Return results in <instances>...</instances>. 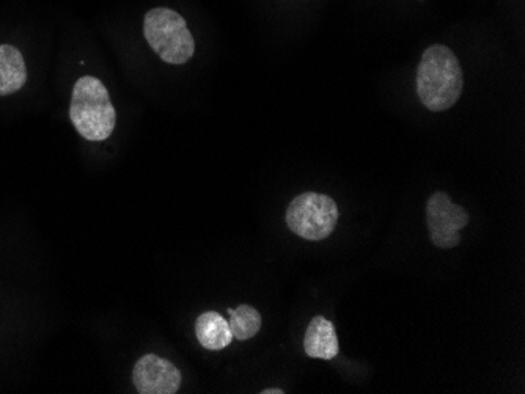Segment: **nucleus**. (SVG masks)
I'll return each instance as SVG.
<instances>
[{
    "instance_id": "nucleus-2",
    "label": "nucleus",
    "mask_w": 525,
    "mask_h": 394,
    "mask_svg": "<svg viewBox=\"0 0 525 394\" xmlns=\"http://www.w3.org/2000/svg\"><path fill=\"white\" fill-rule=\"evenodd\" d=\"M70 118L85 140L103 142L109 139L117 123L111 96L100 79L81 77L73 88Z\"/></svg>"
},
{
    "instance_id": "nucleus-10",
    "label": "nucleus",
    "mask_w": 525,
    "mask_h": 394,
    "mask_svg": "<svg viewBox=\"0 0 525 394\" xmlns=\"http://www.w3.org/2000/svg\"><path fill=\"white\" fill-rule=\"evenodd\" d=\"M230 330L233 338L239 341H247L254 338L261 329V314L257 308L250 305H239L233 313L230 314Z\"/></svg>"
},
{
    "instance_id": "nucleus-7",
    "label": "nucleus",
    "mask_w": 525,
    "mask_h": 394,
    "mask_svg": "<svg viewBox=\"0 0 525 394\" xmlns=\"http://www.w3.org/2000/svg\"><path fill=\"white\" fill-rule=\"evenodd\" d=\"M305 354L321 360H332L337 357L340 346L334 324L324 316H315L310 321L304 336Z\"/></svg>"
},
{
    "instance_id": "nucleus-3",
    "label": "nucleus",
    "mask_w": 525,
    "mask_h": 394,
    "mask_svg": "<svg viewBox=\"0 0 525 394\" xmlns=\"http://www.w3.org/2000/svg\"><path fill=\"white\" fill-rule=\"evenodd\" d=\"M145 40L170 65H184L192 59L195 41L183 16L170 8H153L145 15Z\"/></svg>"
},
{
    "instance_id": "nucleus-5",
    "label": "nucleus",
    "mask_w": 525,
    "mask_h": 394,
    "mask_svg": "<svg viewBox=\"0 0 525 394\" xmlns=\"http://www.w3.org/2000/svg\"><path fill=\"white\" fill-rule=\"evenodd\" d=\"M469 212L450 200L445 192H434L426 203V223L431 242L439 249H455L461 242L459 231L467 227Z\"/></svg>"
},
{
    "instance_id": "nucleus-1",
    "label": "nucleus",
    "mask_w": 525,
    "mask_h": 394,
    "mask_svg": "<svg viewBox=\"0 0 525 394\" xmlns=\"http://www.w3.org/2000/svg\"><path fill=\"white\" fill-rule=\"evenodd\" d=\"M464 76L458 57L444 44H433L423 52L417 70V95L426 109L444 112L458 103Z\"/></svg>"
},
{
    "instance_id": "nucleus-4",
    "label": "nucleus",
    "mask_w": 525,
    "mask_h": 394,
    "mask_svg": "<svg viewBox=\"0 0 525 394\" xmlns=\"http://www.w3.org/2000/svg\"><path fill=\"white\" fill-rule=\"evenodd\" d=\"M338 206L331 197L305 192L291 201L287 209L288 228L305 241H323L334 233Z\"/></svg>"
},
{
    "instance_id": "nucleus-11",
    "label": "nucleus",
    "mask_w": 525,
    "mask_h": 394,
    "mask_svg": "<svg viewBox=\"0 0 525 394\" xmlns=\"http://www.w3.org/2000/svg\"><path fill=\"white\" fill-rule=\"evenodd\" d=\"M261 394H283V391L277 390V388H269V390L261 391Z\"/></svg>"
},
{
    "instance_id": "nucleus-9",
    "label": "nucleus",
    "mask_w": 525,
    "mask_h": 394,
    "mask_svg": "<svg viewBox=\"0 0 525 394\" xmlns=\"http://www.w3.org/2000/svg\"><path fill=\"white\" fill-rule=\"evenodd\" d=\"M24 57L15 46L0 44V96L13 95L26 85Z\"/></svg>"
},
{
    "instance_id": "nucleus-6",
    "label": "nucleus",
    "mask_w": 525,
    "mask_h": 394,
    "mask_svg": "<svg viewBox=\"0 0 525 394\" xmlns=\"http://www.w3.org/2000/svg\"><path fill=\"white\" fill-rule=\"evenodd\" d=\"M133 382L140 394H175L181 387V373L166 358L148 354L134 366Z\"/></svg>"
},
{
    "instance_id": "nucleus-8",
    "label": "nucleus",
    "mask_w": 525,
    "mask_h": 394,
    "mask_svg": "<svg viewBox=\"0 0 525 394\" xmlns=\"http://www.w3.org/2000/svg\"><path fill=\"white\" fill-rule=\"evenodd\" d=\"M197 340L208 351H222L230 346L233 333L227 319L216 311H206L195 322Z\"/></svg>"
}]
</instances>
